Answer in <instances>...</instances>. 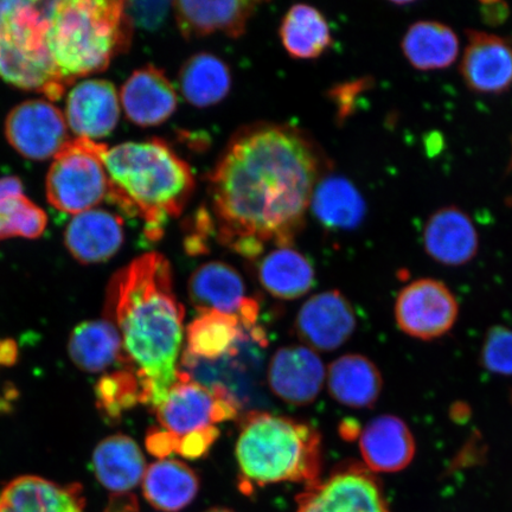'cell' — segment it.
<instances>
[{
	"instance_id": "cell-1",
	"label": "cell",
	"mask_w": 512,
	"mask_h": 512,
	"mask_svg": "<svg viewBox=\"0 0 512 512\" xmlns=\"http://www.w3.org/2000/svg\"><path fill=\"white\" fill-rule=\"evenodd\" d=\"M318 147L291 125L256 124L230 139L209 176L217 240L248 259L290 247L323 177Z\"/></svg>"
},
{
	"instance_id": "cell-2",
	"label": "cell",
	"mask_w": 512,
	"mask_h": 512,
	"mask_svg": "<svg viewBox=\"0 0 512 512\" xmlns=\"http://www.w3.org/2000/svg\"><path fill=\"white\" fill-rule=\"evenodd\" d=\"M184 315L170 262L162 254L139 256L108 287L106 318L123 342L120 366L136 377L140 402L155 409L178 380Z\"/></svg>"
},
{
	"instance_id": "cell-3",
	"label": "cell",
	"mask_w": 512,
	"mask_h": 512,
	"mask_svg": "<svg viewBox=\"0 0 512 512\" xmlns=\"http://www.w3.org/2000/svg\"><path fill=\"white\" fill-rule=\"evenodd\" d=\"M102 160L108 196L128 215L144 221L147 238H162L165 224L183 213L194 194L189 164L158 139L104 146Z\"/></svg>"
},
{
	"instance_id": "cell-4",
	"label": "cell",
	"mask_w": 512,
	"mask_h": 512,
	"mask_svg": "<svg viewBox=\"0 0 512 512\" xmlns=\"http://www.w3.org/2000/svg\"><path fill=\"white\" fill-rule=\"evenodd\" d=\"M236 459L246 490L281 482L311 485L322 471V438L306 422L252 412L242 422Z\"/></svg>"
},
{
	"instance_id": "cell-5",
	"label": "cell",
	"mask_w": 512,
	"mask_h": 512,
	"mask_svg": "<svg viewBox=\"0 0 512 512\" xmlns=\"http://www.w3.org/2000/svg\"><path fill=\"white\" fill-rule=\"evenodd\" d=\"M132 23L125 2L59 0L54 2L48 31L51 57L62 79L99 73L127 48Z\"/></svg>"
},
{
	"instance_id": "cell-6",
	"label": "cell",
	"mask_w": 512,
	"mask_h": 512,
	"mask_svg": "<svg viewBox=\"0 0 512 512\" xmlns=\"http://www.w3.org/2000/svg\"><path fill=\"white\" fill-rule=\"evenodd\" d=\"M240 408V401L220 384L207 386L179 371L177 382L156 408L158 426L147 434V450L163 459L171 454L202 458L219 439L216 425L238 418Z\"/></svg>"
},
{
	"instance_id": "cell-7",
	"label": "cell",
	"mask_w": 512,
	"mask_h": 512,
	"mask_svg": "<svg viewBox=\"0 0 512 512\" xmlns=\"http://www.w3.org/2000/svg\"><path fill=\"white\" fill-rule=\"evenodd\" d=\"M53 8L54 2L0 0V78L50 101L61 99L68 86L49 50Z\"/></svg>"
},
{
	"instance_id": "cell-8",
	"label": "cell",
	"mask_w": 512,
	"mask_h": 512,
	"mask_svg": "<svg viewBox=\"0 0 512 512\" xmlns=\"http://www.w3.org/2000/svg\"><path fill=\"white\" fill-rule=\"evenodd\" d=\"M101 145L75 139L53 159L47 176V197L55 209L76 215L96 208L110 192Z\"/></svg>"
},
{
	"instance_id": "cell-9",
	"label": "cell",
	"mask_w": 512,
	"mask_h": 512,
	"mask_svg": "<svg viewBox=\"0 0 512 512\" xmlns=\"http://www.w3.org/2000/svg\"><path fill=\"white\" fill-rule=\"evenodd\" d=\"M459 305L444 283L425 278L402 288L395 303L399 329L421 341H433L450 332L456 324Z\"/></svg>"
},
{
	"instance_id": "cell-10",
	"label": "cell",
	"mask_w": 512,
	"mask_h": 512,
	"mask_svg": "<svg viewBox=\"0 0 512 512\" xmlns=\"http://www.w3.org/2000/svg\"><path fill=\"white\" fill-rule=\"evenodd\" d=\"M5 136L19 155L31 160L54 159L70 142L63 112L47 99L17 105L6 118Z\"/></svg>"
},
{
	"instance_id": "cell-11",
	"label": "cell",
	"mask_w": 512,
	"mask_h": 512,
	"mask_svg": "<svg viewBox=\"0 0 512 512\" xmlns=\"http://www.w3.org/2000/svg\"><path fill=\"white\" fill-rule=\"evenodd\" d=\"M297 512H389L381 486L363 466L348 465L307 485Z\"/></svg>"
},
{
	"instance_id": "cell-12",
	"label": "cell",
	"mask_w": 512,
	"mask_h": 512,
	"mask_svg": "<svg viewBox=\"0 0 512 512\" xmlns=\"http://www.w3.org/2000/svg\"><path fill=\"white\" fill-rule=\"evenodd\" d=\"M189 298L200 312L216 311L238 317L249 332L259 328V303L246 296V284L233 266L222 261L206 262L191 274Z\"/></svg>"
},
{
	"instance_id": "cell-13",
	"label": "cell",
	"mask_w": 512,
	"mask_h": 512,
	"mask_svg": "<svg viewBox=\"0 0 512 512\" xmlns=\"http://www.w3.org/2000/svg\"><path fill=\"white\" fill-rule=\"evenodd\" d=\"M351 303L338 291L318 293L299 310L294 329L305 347L330 352L347 343L356 330Z\"/></svg>"
},
{
	"instance_id": "cell-14",
	"label": "cell",
	"mask_w": 512,
	"mask_h": 512,
	"mask_svg": "<svg viewBox=\"0 0 512 512\" xmlns=\"http://www.w3.org/2000/svg\"><path fill=\"white\" fill-rule=\"evenodd\" d=\"M64 118L76 139L95 140L110 136L121 114L118 89L102 79L82 80L69 89Z\"/></svg>"
},
{
	"instance_id": "cell-15",
	"label": "cell",
	"mask_w": 512,
	"mask_h": 512,
	"mask_svg": "<svg viewBox=\"0 0 512 512\" xmlns=\"http://www.w3.org/2000/svg\"><path fill=\"white\" fill-rule=\"evenodd\" d=\"M325 380L322 358L305 345L279 349L268 364V386L279 399L291 405L304 406L315 401Z\"/></svg>"
},
{
	"instance_id": "cell-16",
	"label": "cell",
	"mask_w": 512,
	"mask_h": 512,
	"mask_svg": "<svg viewBox=\"0 0 512 512\" xmlns=\"http://www.w3.org/2000/svg\"><path fill=\"white\" fill-rule=\"evenodd\" d=\"M460 73L472 92H507L512 86V42L489 32L467 31Z\"/></svg>"
},
{
	"instance_id": "cell-17",
	"label": "cell",
	"mask_w": 512,
	"mask_h": 512,
	"mask_svg": "<svg viewBox=\"0 0 512 512\" xmlns=\"http://www.w3.org/2000/svg\"><path fill=\"white\" fill-rule=\"evenodd\" d=\"M121 110L134 125L155 127L175 114L178 96L163 70L140 68L126 80L120 92Z\"/></svg>"
},
{
	"instance_id": "cell-18",
	"label": "cell",
	"mask_w": 512,
	"mask_h": 512,
	"mask_svg": "<svg viewBox=\"0 0 512 512\" xmlns=\"http://www.w3.org/2000/svg\"><path fill=\"white\" fill-rule=\"evenodd\" d=\"M64 240L70 254L81 264H99L111 259L123 246L124 222L105 209L82 211L69 221Z\"/></svg>"
},
{
	"instance_id": "cell-19",
	"label": "cell",
	"mask_w": 512,
	"mask_h": 512,
	"mask_svg": "<svg viewBox=\"0 0 512 512\" xmlns=\"http://www.w3.org/2000/svg\"><path fill=\"white\" fill-rule=\"evenodd\" d=\"M424 246L434 261L463 266L477 255L479 236L470 216L457 207L441 208L428 219Z\"/></svg>"
},
{
	"instance_id": "cell-20",
	"label": "cell",
	"mask_w": 512,
	"mask_h": 512,
	"mask_svg": "<svg viewBox=\"0 0 512 512\" xmlns=\"http://www.w3.org/2000/svg\"><path fill=\"white\" fill-rule=\"evenodd\" d=\"M259 3L256 2H175L174 12L181 34L187 40L221 32L239 38L247 29Z\"/></svg>"
},
{
	"instance_id": "cell-21",
	"label": "cell",
	"mask_w": 512,
	"mask_h": 512,
	"mask_svg": "<svg viewBox=\"0 0 512 512\" xmlns=\"http://www.w3.org/2000/svg\"><path fill=\"white\" fill-rule=\"evenodd\" d=\"M360 450L371 471L394 473L412 463L416 445L405 421L398 416L381 415L364 427Z\"/></svg>"
},
{
	"instance_id": "cell-22",
	"label": "cell",
	"mask_w": 512,
	"mask_h": 512,
	"mask_svg": "<svg viewBox=\"0 0 512 512\" xmlns=\"http://www.w3.org/2000/svg\"><path fill=\"white\" fill-rule=\"evenodd\" d=\"M264 336L262 330L249 332L238 317L216 311L203 312L187 328L184 356L201 362H217L236 354L247 339L258 343Z\"/></svg>"
},
{
	"instance_id": "cell-23",
	"label": "cell",
	"mask_w": 512,
	"mask_h": 512,
	"mask_svg": "<svg viewBox=\"0 0 512 512\" xmlns=\"http://www.w3.org/2000/svg\"><path fill=\"white\" fill-rule=\"evenodd\" d=\"M0 512H85V501L79 486L23 476L0 492Z\"/></svg>"
},
{
	"instance_id": "cell-24",
	"label": "cell",
	"mask_w": 512,
	"mask_h": 512,
	"mask_svg": "<svg viewBox=\"0 0 512 512\" xmlns=\"http://www.w3.org/2000/svg\"><path fill=\"white\" fill-rule=\"evenodd\" d=\"M95 476L107 490L128 494L143 482L146 462L136 441L118 434L101 441L93 454Z\"/></svg>"
},
{
	"instance_id": "cell-25",
	"label": "cell",
	"mask_w": 512,
	"mask_h": 512,
	"mask_svg": "<svg viewBox=\"0 0 512 512\" xmlns=\"http://www.w3.org/2000/svg\"><path fill=\"white\" fill-rule=\"evenodd\" d=\"M326 381L332 398L356 409L374 406L383 388L379 368L369 358L358 354L344 355L331 363Z\"/></svg>"
},
{
	"instance_id": "cell-26",
	"label": "cell",
	"mask_w": 512,
	"mask_h": 512,
	"mask_svg": "<svg viewBox=\"0 0 512 512\" xmlns=\"http://www.w3.org/2000/svg\"><path fill=\"white\" fill-rule=\"evenodd\" d=\"M402 53L422 72L451 67L459 55V38L450 27L434 21L416 22L401 42Z\"/></svg>"
},
{
	"instance_id": "cell-27",
	"label": "cell",
	"mask_w": 512,
	"mask_h": 512,
	"mask_svg": "<svg viewBox=\"0 0 512 512\" xmlns=\"http://www.w3.org/2000/svg\"><path fill=\"white\" fill-rule=\"evenodd\" d=\"M200 489L194 470L174 459H160L147 467L143 479L146 501L160 511L176 512L188 507Z\"/></svg>"
},
{
	"instance_id": "cell-28",
	"label": "cell",
	"mask_w": 512,
	"mask_h": 512,
	"mask_svg": "<svg viewBox=\"0 0 512 512\" xmlns=\"http://www.w3.org/2000/svg\"><path fill=\"white\" fill-rule=\"evenodd\" d=\"M179 89L190 105L206 108L220 104L232 88V72L221 57L198 53L183 63L178 75Z\"/></svg>"
},
{
	"instance_id": "cell-29",
	"label": "cell",
	"mask_w": 512,
	"mask_h": 512,
	"mask_svg": "<svg viewBox=\"0 0 512 512\" xmlns=\"http://www.w3.org/2000/svg\"><path fill=\"white\" fill-rule=\"evenodd\" d=\"M258 278L271 296L293 300L310 292L315 271L306 256L296 249L278 247L259 262Z\"/></svg>"
},
{
	"instance_id": "cell-30",
	"label": "cell",
	"mask_w": 512,
	"mask_h": 512,
	"mask_svg": "<svg viewBox=\"0 0 512 512\" xmlns=\"http://www.w3.org/2000/svg\"><path fill=\"white\" fill-rule=\"evenodd\" d=\"M68 350L76 366L87 373H100L123 358L119 330L107 318L80 324L70 336Z\"/></svg>"
},
{
	"instance_id": "cell-31",
	"label": "cell",
	"mask_w": 512,
	"mask_h": 512,
	"mask_svg": "<svg viewBox=\"0 0 512 512\" xmlns=\"http://www.w3.org/2000/svg\"><path fill=\"white\" fill-rule=\"evenodd\" d=\"M316 219L325 228H356L366 214V203L355 185L341 176L320 179L311 200Z\"/></svg>"
},
{
	"instance_id": "cell-32",
	"label": "cell",
	"mask_w": 512,
	"mask_h": 512,
	"mask_svg": "<svg viewBox=\"0 0 512 512\" xmlns=\"http://www.w3.org/2000/svg\"><path fill=\"white\" fill-rule=\"evenodd\" d=\"M279 35L288 55L294 59H318L332 46L328 21L311 5H293L281 22Z\"/></svg>"
},
{
	"instance_id": "cell-33",
	"label": "cell",
	"mask_w": 512,
	"mask_h": 512,
	"mask_svg": "<svg viewBox=\"0 0 512 512\" xmlns=\"http://www.w3.org/2000/svg\"><path fill=\"white\" fill-rule=\"evenodd\" d=\"M48 223L47 215L27 197L19 196L0 206V241L8 238L36 239Z\"/></svg>"
},
{
	"instance_id": "cell-34",
	"label": "cell",
	"mask_w": 512,
	"mask_h": 512,
	"mask_svg": "<svg viewBox=\"0 0 512 512\" xmlns=\"http://www.w3.org/2000/svg\"><path fill=\"white\" fill-rule=\"evenodd\" d=\"M96 394L105 411L112 416L119 415L124 409L140 402V388L136 377L123 369L105 377L99 383Z\"/></svg>"
},
{
	"instance_id": "cell-35",
	"label": "cell",
	"mask_w": 512,
	"mask_h": 512,
	"mask_svg": "<svg viewBox=\"0 0 512 512\" xmlns=\"http://www.w3.org/2000/svg\"><path fill=\"white\" fill-rule=\"evenodd\" d=\"M482 363L490 373L512 376V330L495 326L485 337Z\"/></svg>"
},
{
	"instance_id": "cell-36",
	"label": "cell",
	"mask_w": 512,
	"mask_h": 512,
	"mask_svg": "<svg viewBox=\"0 0 512 512\" xmlns=\"http://www.w3.org/2000/svg\"><path fill=\"white\" fill-rule=\"evenodd\" d=\"M171 3L166 2H125L128 19L145 29H156L168 15Z\"/></svg>"
},
{
	"instance_id": "cell-37",
	"label": "cell",
	"mask_w": 512,
	"mask_h": 512,
	"mask_svg": "<svg viewBox=\"0 0 512 512\" xmlns=\"http://www.w3.org/2000/svg\"><path fill=\"white\" fill-rule=\"evenodd\" d=\"M23 195L21 179L12 176L0 177V206Z\"/></svg>"
},
{
	"instance_id": "cell-38",
	"label": "cell",
	"mask_w": 512,
	"mask_h": 512,
	"mask_svg": "<svg viewBox=\"0 0 512 512\" xmlns=\"http://www.w3.org/2000/svg\"><path fill=\"white\" fill-rule=\"evenodd\" d=\"M105 512H138L136 497L130 494L115 495Z\"/></svg>"
},
{
	"instance_id": "cell-39",
	"label": "cell",
	"mask_w": 512,
	"mask_h": 512,
	"mask_svg": "<svg viewBox=\"0 0 512 512\" xmlns=\"http://www.w3.org/2000/svg\"><path fill=\"white\" fill-rule=\"evenodd\" d=\"M483 12L486 21L497 24L507 18L509 9L504 3H485L483 4Z\"/></svg>"
},
{
	"instance_id": "cell-40",
	"label": "cell",
	"mask_w": 512,
	"mask_h": 512,
	"mask_svg": "<svg viewBox=\"0 0 512 512\" xmlns=\"http://www.w3.org/2000/svg\"><path fill=\"white\" fill-rule=\"evenodd\" d=\"M207 512H233V511H230L228 509H223V508H215V509L208 510Z\"/></svg>"
}]
</instances>
